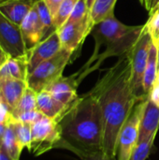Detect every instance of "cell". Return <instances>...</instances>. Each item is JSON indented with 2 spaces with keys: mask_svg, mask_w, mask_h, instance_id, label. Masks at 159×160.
<instances>
[{
  "mask_svg": "<svg viewBox=\"0 0 159 160\" xmlns=\"http://www.w3.org/2000/svg\"><path fill=\"white\" fill-rule=\"evenodd\" d=\"M22 1H24V2L28 3L29 5H31V6H34L35 4H37V2H39V1H41V0H22Z\"/></svg>",
  "mask_w": 159,
  "mask_h": 160,
  "instance_id": "37",
  "label": "cell"
},
{
  "mask_svg": "<svg viewBox=\"0 0 159 160\" xmlns=\"http://www.w3.org/2000/svg\"><path fill=\"white\" fill-rule=\"evenodd\" d=\"M158 42H159V41H158Z\"/></svg>",
  "mask_w": 159,
  "mask_h": 160,
  "instance_id": "42",
  "label": "cell"
},
{
  "mask_svg": "<svg viewBox=\"0 0 159 160\" xmlns=\"http://www.w3.org/2000/svg\"><path fill=\"white\" fill-rule=\"evenodd\" d=\"M43 114L41 112H39L37 110H34V111H30V112H23L22 114H20L15 121H19V122H22V123H27V124H34L36 121H37Z\"/></svg>",
  "mask_w": 159,
  "mask_h": 160,
  "instance_id": "28",
  "label": "cell"
},
{
  "mask_svg": "<svg viewBox=\"0 0 159 160\" xmlns=\"http://www.w3.org/2000/svg\"><path fill=\"white\" fill-rule=\"evenodd\" d=\"M77 1L78 0H64L61 3L53 17V26L55 30H58L68 20Z\"/></svg>",
  "mask_w": 159,
  "mask_h": 160,
  "instance_id": "23",
  "label": "cell"
},
{
  "mask_svg": "<svg viewBox=\"0 0 159 160\" xmlns=\"http://www.w3.org/2000/svg\"><path fill=\"white\" fill-rule=\"evenodd\" d=\"M17 141L22 149L28 148L32 140V125L19 121H13Z\"/></svg>",
  "mask_w": 159,
  "mask_h": 160,
  "instance_id": "24",
  "label": "cell"
},
{
  "mask_svg": "<svg viewBox=\"0 0 159 160\" xmlns=\"http://www.w3.org/2000/svg\"><path fill=\"white\" fill-rule=\"evenodd\" d=\"M27 87L25 81L13 78H0V101L6 104L12 112Z\"/></svg>",
  "mask_w": 159,
  "mask_h": 160,
  "instance_id": "14",
  "label": "cell"
},
{
  "mask_svg": "<svg viewBox=\"0 0 159 160\" xmlns=\"http://www.w3.org/2000/svg\"><path fill=\"white\" fill-rule=\"evenodd\" d=\"M79 158L82 160H117V158L110 157L109 155L104 153L102 150L82 154Z\"/></svg>",
  "mask_w": 159,
  "mask_h": 160,
  "instance_id": "29",
  "label": "cell"
},
{
  "mask_svg": "<svg viewBox=\"0 0 159 160\" xmlns=\"http://www.w3.org/2000/svg\"><path fill=\"white\" fill-rule=\"evenodd\" d=\"M64 0H44V2L46 3L47 7L49 8L52 15V18L54 17L59 6L61 5V3L63 2Z\"/></svg>",
  "mask_w": 159,
  "mask_h": 160,
  "instance_id": "32",
  "label": "cell"
},
{
  "mask_svg": "<svg viewBox=\"0 0 159 160\" xmlns=\"http://www.w3.org/2000/svg\"><path fill=\"white\" fill-rule=\"evenodd\" d=\"M153 42V38L146 29L145 25L137 38L136 42L127 52L130 61V83L134 94L140 98H147L143 92V75L147 65L148 54Z\"/></svg>",
  "mask_w": 159,
  "mask_h": 160,
  "instance_id": "4",
  "label": "cell"
},
{
  "mask_svg": "<svg viewBox=\"0 0 159 160\" xmlns=\"http://www.w3.org/2000/svg\"><path fill=\"white\" fill-rule=\"evenodd\" d=\"M142 6L149 12V14H152L153 11L156 9L159 4V0H139Z\"/></svg>",
  "mask_w": 159,
  "mask_h": 160,
  "instance_id": "31",
  "label": "cell"
},
{
  "mask_svg": "<svg viewBox=\"0 0 159 160\" xmlns=\"http://www.w3.org/2000/svg\"><path fill=\"white\" fill-rule=\"evenodd\" d=\"M33 6L22 0H4L0 2V12L12 22L21 25Z\"/></svg>",
  "mask_w": 159,
  "mask_h": 160,
  "instance_id": "16",
  "label": "cell"
},
{
  "mask_svg": "<svg viewBox=\"0 0 159 160\" xmlns=\"http://www.w3.org/2000/svg\"><path fill=\"white\" fill-rule=\"evenodd\" d=\"M69 107H67L58 101L47 90L40 91L37 94V110L43 115L57 121H61L65 112Z\"/></svg>",
  "mask_w": 159,
  "mask_h": 160,
  "instance_id": "15",
  "label": "cell"
},
{
  "mask_svg": "<svg viewBox=\"0 0 159 160\" xmlns=\"http://www.w3.org/2000/svg\"><path fill=\"white\" fill-rule=\"evenodd\" d=\"M9 58L8 54L4 51V49L1 47L0 45V68H2V66L7 62V60Z\"/></svg>",
  "mask_w": 159,
  "mask_h": 160,
  "instance_id": "34",
  "label": "cell"
},
{
  "mask_svg": "<svg viewBox=\"0 0 159 160\" xmlns=\"http://www.w3.org/2000/svg\"><path fill=\"white\" fill-rule=\"evenodd\" d=\"M157 73V44L153 41L149 51L147 65L143 75V92L146 96H149L152 89L156 85Z\"/></svg>",
  "mask_w": 159,
  "mask_h": 160,
  "instance_id": "18",
  "label": "cell"
},
{
  "mask_svg": "<svg viewBox=\"0 0 159 160\" xmlns=\"http://www.w3.org/2000/svg\"><path fill=\"white\" fill-rule=\"evenodd\" d=\"M156 84H159V70L158 73H157V83Z\"/></svg>",
  "mask_w": 159,
  "mask_h": 160,
  "instance_id": "41",
  "label": "cell"
},
{
  "mask_svg": "<svg viewBox=\"0 0 159 160\" xmlns=\"http://www.w3.org/2000/svg\"><path fill=\"white\" fill-rule=\"evenodd\" d=\"M130 61L126 54L119 57L90 90L102 112V151L115 158H117V142L122 127L135 105L146 98H140L134 94L130 83Z\"/></svg>",
  "mask_w": 159,
  "mask_h": 160,
  "instance_id": "1",
  "label": "cell"
},
{
  "mask_svg": "<svg viewBox=\"0 0 159 160\" xmlns=\"http://www.w3.org/2000/svg\"><path fill=\"white\" fill-rule=\"evenodd\" d=\"M62 139L61 128L57 121L42 115L32 124V140L28 151L35 157L57 148Z\"/></svg>",
  "mask_w": 159,
  "mask_h": 160,
  "instance_id": "5",
  "label": "cell"
},
{
  "mask_svg": "<svg viewBox=\"0 0 159 160\" xmlns=\"http://www.w3.org/2000/svg\"><path fill=\"white\" fill-rule=\"evenodd\" d=\"M2 145L7 151V153L9 155V157L13 160H20V156L22 151V149L20 147L19 142L17 141L15 128L13 126V122L8 124L7 126V128L5 130V133L1 139Z\"/></svg>",
  "mask_w": 159,
  "mask_h": 160,
  "instance_id": "20",
  "label": "cell"
},
{
  "mask_svg": "<svg viewBox=\"0 0 159 160\" xmlns=\"http://www.w3.org/2000/svg\"><path fill=\"white\" fill-rule=\"evenodd\" d=\"M85 1H86V4H87V7H88L89 10H90L91 8H92V6H93V4L95 3L96 0H85Z\"/></svg>",
  "mask_w": 159,
  "mask_h": 160,
  "instance_id": "38",
  "label": "cell"
},
{
  "mask_svg": "<svg viewBox=\"0 0 159 160\" xmlns=\"http://www.w3.org/2000/svg\"><path fill=\"white\" fill-rule=\"evenodd\" d=\"M61 48L62 46L57 31H54L36 46L29 49L27 51L28 74H30L38 65L55 55Z\"/></svg>",
  "mask_w": 159,
  "mask_h": 160,
  "instance_id": "10",
  "label": "cell"
},
{
  "mask_svg": "<svg viewBox=\"0 0 159 160\" xmlns=\"http://www.w3.org/2000/svg\"><path fill=\"white\" fill-rule=\"evenodd\" d=\"M37 92H35L33 89L27 87L21 98L19 103L17 104L16 108L12 111L11 114L13 119L15 120L20 114L37 110Z\"/></svg>",
  "mask_w": 159,
  "mask_h": 160,
  "instance_id": "21",
  "label": "cell"
},
{
  "mask_svg": "<svg viewBox=\"0 0 159 160\" xmlns=\"http://www.w3.org/2000/svg\"><path fill=\"white\" fill-rule=\"evenodd\" d=\"M13 121L14 119L9 108L0 101V125H8Z\"/></svg>",
  "mask_w": 159,
  "mask_h": 160,
  "instance_id": "30",
  "label": "cell"
},
{
  "mask_svg": "<svg viewBox=\"0 0 159 160\" xmlns=\"http://www.w3.org/2000/svg\"><path fill=\"white\" fill-rule=\"evenodd\" d=\"M0 160H13L9 157V155L7 153L5 148L3 147L1 140H0Z\"/></svg>",
  "mask_w": 159,
  "mask_h": 160,
  "instance_id": "35",
  "label": "cell"
},
{
  "mask_svg": "<svg viewBox=\"0 0 159 160\" xmlns=\"http://www.w3.org/2000/svg\"><path fill=\"white\" fill-rule=\"evenodd\" d=\"M93 27L94 24L90 16L82 22H66L56 30L62 48L74 53L82 46L85 38L91 34Z\"/></svg>",
  "mask_w": 159,
  "mask_h": 160,
  "instance_id": "9",
  "label": "cell"
},
{
  "mask_svg": "<svg viewBox=\"0 0 159 160\" xmlns=\"http://www.w3.org/2000/svg\"><path fill=\"white\" fill-rule=\"evenodd\" d=\"M148 32L150 33L153 41L155 43H158L159 41V11L155 12L150 15L149 20L144 24Z\"/></svg>",
  "mask_w": 159,
  "mask_h": 160,
  "instance_id": "27",
  "label": "cell"
},
{
  "mask_svg": "<svg viewBox=\"0 0 159 160\" xmlns=\"http://www.w3.org/2000/svg\"><path fill=\"white\" fill-rule=\"evenodd\" d=\"M89 16H90V10L87 7L86 1L85 0H78L73 10H72L70 17L68 18V20L67 22H82V21L85 20L86 18H88Z\"/></svg>",
  "mask_w": 159,
  "mask_h": 160,
  "instance_id": "26",
  "label": "cell"
},
{
  "mask_svg": "<svg viewBox=\"0 0 159 160\" xmlns=\"http://www.w3.org/2000/svg\"><path fill=\"white\" fill-rule=\"evenodd\" d=\"M73 52L61 48L52 58L38 65L27 76V86L38 93L45 90L52 82L63 76V72Z\"/></svg>",
  "mask_w": 159,
  "mask_h": 160,
  "instance_id": "3",
  "label": "cell"
},
{
  "mask_svg": "<svg viewBox=\"0 0 159 160\" xmlns=\"http://www.w3.org/2000/svg\"><path fill=\"white\" fill-rule=\"evenodd\" d=\"M156 44H157V68L159 70V42L156 43Z\"/></svg>",
  "mask_w": 159,
  "mask_h": 160,
  "instance_id": "39",
  "label": "cell"
},
{
  "mask_svg": "<svg viewBox=\"0 0 159 160\" xmlns=\"http://www.w3.org/2000/svg\"><path fill=\"white\" fill-rule=\"evenodd\" d=\"M159 129V106H157L149 97L145 101L143 113L140 124L139 142L148 141L157 134Z\"/></svg>",
  "mask_w": 159,
  "mask_h": 160,
  "instance_id": "12",
  "label": "cell"
},
{
  "mask_svg": "<svg viewBox=\"0 0 159 160\" xmlns=\"http://www.w3.org/2000/svg\"><path fill=\"white\" fill-rule=\"evenodd\" d=\"M62 139L59 148L67 149L78 157L102 150L103 118L100 106L89 91L69 106L59 122Z\"/></svg>",
  "mask_w": 159,
  "mask_h": 160,
  "instance_id": "2",
  "label": "cell"
},
{
  "mask_svg": "<svg viewBox=\"0 0 159 160\" xmlns=\"http://www.w3.org/2000/svg\"><path fill=\"white\" fill-rule=\"evenodd\" d=\"M20 26L23 40L28 50L43 39V25L34 6Z\"/></svg>",
  "mask_w": 159,
  "mask_h": 160,
  "instance_id": "13",
  "label": "cell"
},
{
  "mask_svg": "<svg viewBox=\"0 0 159 160\" xmlns=\"http://www.w3.org/2000/svg\"><path fill=\"white\" fill-rule=\"evenodd\" d=\"M157 11H159V4L157 5V7L156 8V9H155L154 11H153V13H152V14H154V13H155V12H157ZM152 14H150V15H152Z\"/></svg>",
  "mask_w": 159,
  "mask_h": 160,
  "instance_id": "40",
  "label": "cell"
},
{
  "mask_svg": "<svg viewBox=\"0 0 159 160\" xmlns=\"http://www.w3.org/2000/svg\"><path fill=\"white\" fill-rule=\"evenodd\" d=\"M156 136H153L152 138H150L148 141L143 142H140L138 143V145L136 146V148L134 149L131 157L129 160H146L148 158V157L151 154L152 148L154 146V142H155V139Z\"/></svg>",
  "mask_w": 159,
  "mask_h": 160,
  "instance_id": "25",
  "label": "cell"
},
{
  "mask_svg": "<svg viewBox=\"0 0 159 160\" xmlns=\"http://www.w3.org/2000/svg\"><path fill=\"white\" fill-rule=\"evenodd\" d=\"M149 98L159 106V84H156L154 88L152 89L151 93L149 94Z\"/></svg>",
  "mask_w": 159,
  "mask_h": 160,
  "instance_id": "33",
  "label": "cell"
},
{
  "mask_svg": "<svg viewBox=\"0 0 159 160\" xmlns=\"http://www.w3.org/2000/svg\"><path fill=\"white\" fill-rule=\"evenodd\" d=\"M7 125H0V140L2 139L4 133H5V130L7 128Z\"/></svg>",
  "mask_w": 159,
  "mask_h": 160,
  "instance_id": "36",
  "label": "cell"
},
{
  "mask_svg": "<svg viewBox=\"0 0 159 160\" xmlns=\"http://www.w3.org/2000/svg\"><path fill=\"white\" fill-rule=\"evenodd\" d=\"M147 98L135 105L132 112L120 130L117 142V160H129L134 149L138 145L140 124Z\"/></svg>",
  "mask_w": 159,
  "mask_h": 160,
  "instance_id": "6",
  "label": "cell"
},
{
  "mask_svg": "<svg viewBox=\"0 0 159 160\" xmlns=\"http://www.w3.org/2000/svg\"><path fill=\"white\" fill-rule=\"evenodd\" d=\"M79 84L77 77L75 74H72L69 77L61 76L59 79L52 82L45 90L50 92L58 101L67 107H69L79 98L77 94Z\"/></svg>",
  "mask_w": 159,
  "mask_h": 160,
  "instance_id": "11",
  "label": "cell"
},
{
  "mask_svg": "<svg viewBox=\"0 0 159 160\" xmlns=\"http://www.w3.org/2000/svg\"><path fill=\"white\" fill-rule=\"evenodd\" d=\"M117 0H96L90 9V17L94 26L114 13Z\"/></svg>",
  "mask_w": 159,
  "mask_h": 160,
  "instance_id": "19",
  "label": "cell"
},
{
  "mask_svg": "<svg viewBox=\"0 0 159 160\" xmlns=\"http://www.w3.org/2000/svg\"><path fill=\"white\" fill-rule=\"evenodd\" d=\"M0 45L9 57H22L27 54L21 26L7 19L0 12Z\"/></svg>",
  "mask_w": 159,
  "mask_h": 160,
  "instance_id": "8",
  "label": "cell"
},
{
  "mask_svg": "<svg viewBox=\"0 0 159 160\" xmlns=\"http://www.w3.org/2000/svg\"><path fill=\"white\" fill-rule=\"evenodd\" d=\"M136 27L137 25L130 26L124 24L115 18L114 13L105 19L103 22L96 24L90 34L95 40L94 53L90 58L96 57L105 45L129 34L136 29Z\"/></svg>",
  "mask_w": 159,
  "mask_h": 160,
  "instance_id": "7",
  "label": "cell"
},
{
  "mask_svg": "<svg viewBox=\"0 0 159 160\" xmlns=\"http://www.w3.org/2000/svg\"><path fill=\"white\" fill-rule=\"evenodd\" d=\"M34 7L36 8L37 11L38 13L39 19L43 25V39H44L47 37H49L52 32L56 31L53 26V18H52V15L49 8L47 7L46 3L44 2V0L37 2V4L34 5Z\"/></svg>",
  "mask_w": 159,
  "mask_h": 160,
  "instance_id": "22",
  "label": "cell"
},
{
  "mask_svg": "<svg viewBox=\"0 0 159 160\" xmlns=\"http://www.w3.org/2000/svg\"><path fill=\"white\" fill-rule=\"evenodd\" d=\"M27 54L22 57H9L0 68V78L27 80Z\"/></svg>",
  "mask_w": 159,
  "mask_h": 160,
  "instance_id": "17",
  "label": "cell"
}]
</instances>
